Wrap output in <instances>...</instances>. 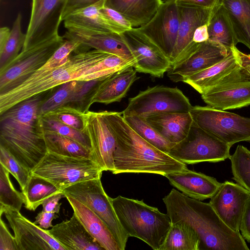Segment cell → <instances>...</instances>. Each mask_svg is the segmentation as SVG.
<instances>
[{
	"label": "cell",
	"instance_id": "5bb4252c",
	"mask_svg": "<svg viewBox=\"0 0 250 250\" xmlns=\"http://www.w3.org/2000/svg\"><path fill=\"white\" fill-rule=\"evenodd\" d=\"M179 23L180 13L176 0H166L151 20L138 28L170 60L176 44Z\"/></svg>",
	"mask_w": 250,
	"mask_h": 250
},
{
	"label": "cell",
	"instance_id": "5b68a950",
	"mask_svg": "<svg viewBox=\"0 0 250 250\" xmlns=\"http://www.w3.org/2000/svg\"><path fill=\"white\" fill-rule=\"evenodd\" d=\"M111 201L121 226L129 237L137 238L154 250H160L172 223L167 214L143 200L119 195Z\"/></svg>",
	"mask_w": 250,
	"mask_h": 250
},
{
	"label": "cell",
	"instance_id": "44dd1931",
	"mask_svg": "<svg viewBox=\"0 0 250 250\" xmlns=\"http://www.w3.org/2000/svg\"><path fill=\"white\" fill-rule=\"evenodd\" d=\"M178 6L180 23L176 44L169 60L171 66L179 62L199 43L193 41L194 33L200 26L208 24L212 10V9Z\"/></svg>",
	"mask_w": 250,
	"mask_h": 250
},
{
	"label": "cell",
	"instance_id": "8fae6325",
	"mask_svg": "<svg viewBox=\"0 0 250 250\" xmlns=\"http://www.w3.org/2000/svg\"><path fill=\"white\" fill-rule=\"evenodd\" d=\"M192 106L189 99L177 87L156 85L129 98L122 114L124 117H145L164 112H189Z\"/></svg>",
	"mask_w": 250,
	"mask_h": 250
},
{
	"label": "cell",
	"instance_id": "52a82bcc",
	"mask_svg": "<svg viewBox=\"0 0 250 250\" xmlns=\"http://www.w3.org/2000/svg\"><path fill=\"white\" fill-rule=\"evenodd\" d=\"M94 212L107 226L117 242L120 250H124L128 236L123 228L109 197L104 189L101 178L82 181L62 190Z\"/></svg>",
	"mask_w": 250,
	"mask_h": 250
},
{
	"label": "cell",
	"instance_id": "f907efd6",
	"mask_svg": "<svg viewBox=\"0 0 250 250\" xmlns=\"http://www.w3.org/2000/svg\"><path fill=\"white\" fill-rule=\"evenodd\" d=\"M180 5L188 6L206 9H213L220 0H175Z\"/></svg>",
	"mask_w": 250,
	"mask_h": 250
},
{
	"label": "cell",
	"instance_id": "db71d44e",
	"mask_svg": "<svg viewBox=\"0 0 250 250\" xmlns=\"http://www.w3.org/2000/svg\"><path fill=\"white\" fill-rule=\"evenodd\" d=\"M11 30L7 27H2L0 29V47H2L7 41Z\"/></svg>",
	"mask_w": 250,
	"mask_h": 250
},
{
	"label": "cell",
	"instance_id": "e575fe53",
	"mask_svg": "<svg viewBox=\"0 0 250 250\" xmlns=\"http://www.w3.org/2000/svg\"><path fill=\"white\" fill-rule=\"evenodd\" d=\"M21 14L18 13L7 41L0 47V72L18 56L24 44L26 35L21 31Z\"/></svg>",
	"mask_w": 250,
	"mask_h": 250
},
{
	"label": "cell",
	"instance_id": "cb8c5ba5",
	"mask_svg": "<svg viewBox=\"0 0 250 250\" xmlns=\"http://www.w3.org/2000/svg\"><path fill=\"white\" fill-rule=\"evenodd\" d=\"M143 118L163 137L174 144L186 138L193 123L189 112H164Z\"/></svg>",
	"mask_w": 250,
	"mask_h": 250
},
{
	"label": "cell",
	"instance_id": "60d3db41",
	"mask_svg": "<svg viewBox=\"0 0 250 250\" xmlns=\"http://www.w3.org/2000/svg\"><path fill=\"white\" fill-rule=\"evenodd\" d=\"M84 114L75 108L63 105L41 116L84 132Z\"/></svg>",
	"mask_w": 250,
	"mask_h": 250
},
{
	"label": "cell",
	"instance_id": "7dc6e473",
	"mask_svg": "<svg viewBox=\"0 0 250 250\" xmlns=\"http://www.w3.org/2000/svg\"><path fill=\"white\" fill-rule=\"evenodd\" d=\"M63 197L65 196L62 192L50 196L42 202V210L59 213L62 205L59 201Z\"/></svg>",
	"mask_w": 250,
	"mask_h": 250
},
{
	"label": "cell",
	"instance_id": "74e56055",
	"mask_svg": "<svg viewBox=\"0 0 250 250\" xmlns=\"http://www.w3.org/2000/svg\"><path fill=\"white\" fill-rule=\"evenodd\" d=\"M10 172L0 164V206L20 210L25 200L23 193L16 189L12 184Z\"/></svg>",
	"mask_w": 250,
	"mask_h": 250
},
{
	"label": "cell",
	"instance_id": "4dcf8cb0",
	"mask_svg": "<svg viewBox=\"0 0 250 250\" xmlns=\"http://www.w3.org/2000/svg\"><path fill=\"white\" fill-rule=\"evenodd\" d=\"M226 8L238 42L250 49V0H220Z\"/></svg>",
	"mask_w": 250,
	"mask_h": 250
},
{
	"label": "cell",
	"instance_id": "f5cc1de1",
	"mask_svg": "<svg viewBox=\"0 0 250 250\" xmlns=\"http://www.w3.org/2000/svg\"><path fill=\"white\" fill-rule=\"evenodd\" d=\"M208 33L207 24L200 26L195 30L193 41L195 43H201L208 40Z\"/></svg>",
	"mask_w": 250,
	"mask_h": 250
},
{
	"label": "cell",
	"instance_id": "b9f144b4",
	"mask_svg": "<svg viewBox=\"0 0 250 250\" xmlns=\"http://www.w3.org/2000/svg\"><path fill=\"white\" fill-rule=\"evenodd\" d=\"M0 164L14 176L22 190L29 179L31 172L20 164L10 153L0 146Z\"/></svg>",
	"mask_w": 250,
	"mask_h": 250
},
{
	"label": "cell",
	"instance_id": "603a6c76",
	"mask_svg": "<svg viewBox=\"0 0 250 250\" xmlns=\"http://www.w3.org/2000/svg\"><path fill=\"white\" fill-rule=\"evenodd\" d=\"M47 230L66 250H104L74 213L69 220L63 221Z\"/></svg>",
	"mask_w": 250,
	"mask_h": 250
},
{
	"label": "cell",
	"instance_id": "d4e9b609",
	"mask_svg": "<svg viewBox=\"0 0 250 250\" xmlns=\"http://www.w3.org/2000/svg\"><path fill=\"white\" fill-rule=\"evenodd\" d=\"M73 213L81 223L105 250H120L114 237L105 224L87 206L74 198L65 196Z\"/></svg>",
	"mask_w": 250,
	"mask_h": 250
},
{
	"label": "cell",
	"instance_id": "83f0119b",
	"mask_svg": "<svg viewBox=\"0 0 250 250\" xmlns=\"http://www.w3.org/2000/svg\"><path fill=\"white\" fill-rule=\"evenodd\" d=\"M105 1L102 0L72 12L63 20L64 27L67 29L116 33L101 11L104 6Z\"/></svg>",
	"mask_w": 250,
	"mask_h": 250
},
{
	"label": "cell",
	"instance_id": "681fc988",
	"mask_svg": "<svg viewBox=\"0 0 250 250\" xmlns=\"http://www.w3.org/2000/svg\"><path fill=\"white\" fill-rule=\"evenodd\" d=\"M58 217L59 216L55 212L42 210L36 216L34 223L39 224V227L42 229H47L53 226L52 224V221Z\"/></svg>",
	"mask_w": 250,
	"mask_h": 250
},
{
	"label": "cell",
	"instance_id": "7bdbcfd3",
	"mask_svg": "<svg viewBox=\"0 0 250 250\" xmlns=\"http://www.w3.org/2000/svg\"><path fill=\"white\" fill-rule=\"evenodd\" d=\"M81 43L73 40H65L63 43L57 49L46 63L36 72L44 73L57 68L69 59L70 54L76 51L80 46Z\"/></svg>",
	"mask_w": 250,
	"mask_h": 250
},
{
	"label": "cell",
	"instance_id": "4fadbf2b",
	"mask_svg": "<svg viewBox=\"0 0 250 250\" xmlns=\"http://www.w3.org/2000/svg\"><path fill=\"white\" fill-rule=\"evenodd\" d=\"M67 0H32L31 14L23 47L59 35V29Z\"/></svg>",
	"mask_w": 250,
	"mask_h": 250
},
{
	"label": "cell",
	"instance_id": "277c9868",
	"mask_svg": "<svg viewBox=\"0 0 250 250\" xmlns=\"http://www.w3.org/2000/svg\"><path fill=\"white\" fill-rule=\"evenodd\" d=\"M110 54L96 49L73 52L62 65L44 73L35 72L13 89L0 94V114L19 103L64 83L77 80Z\"/></svg>",
	"mask_w": 250,
	"mask_h": 250
},
{
	"label": "cell",
	"instance_id": "7c38bea8",
	"mask_svg": "<svg viewBox=\"0 0 250 250\" xmlns=\"http://www.w3.org/2000/svg\"><path fill=\"white\" fill-rule=\"evenodd\" d=\"M207 105L226 110L250 105V75L237 67L201 94Z\"/></svg>",
	"mask_w": 250,
	"mask_h": 250
},
{
	"label": "cell",
	"instance_id": "c3c4849f",
	"mask_svg": "<svg viewBox=\"0 0 250 250\" xmlns=\"http://www.w3.org/2000/svg\"><path fill=\"white\" fill-rule=\"evenodd\" d=\"M240 231L243 237L250 243V198L243 212Z\"/></svg>",
	"mask_w": 250,
	"mask_h": 250
},
{
	"label": "cell",
	"instance_id": "d590c367",
	"mask_svg": "<svg viewBox=\"0 0 250 250\" xmlns=\"http://www.w3.org/2000/svg\"><path fill=\"white\" fill-rule=\"evenodd\" d=\"M123 117L127 124L139 135L160 150L168 153L171 148L175 145L163 137L148 124L143 117L138 116Z\"/></svg>",
	"mask_w": 250,
	"mask_h": 250
},
{
	"label": "cell",
	"instance_id": "9c48e42d",
	"mask_svg": "<svg viewBox=\"0 0 250 250\" xmlns=\"http://www.w3.org/2000/svg\"><path fill=\"white\" fill-rule=\"evenodd\" d=\"M189 113L199 127L232 146L250 141V118L208 106H192Z\"/></svg>",
	"mask_w": 250,
	"mask_h": 250
},
{
	"label": "cell",
	"instance_id": "f546056e",
	"mask_svg": "<svg viewBox=\"0 0 250 250\" xmlns=\"http://www.w3.org/2000/svg\"><path fill=\"white\" fill-rule=\"evenodd\" d=\"M208 40L229 49L238 42L228 12L220 2L213 9L207 24Z\"/></svg>",
	"mask_w": 250,
	"mask_h": 250
},
{
	"label": "cell",
	"instance_id": "30bf717a",
	"mask_svg": "<svg viewBox=\"0 0 250 250\" xmlns=\"http://www.w3.org/2000/svg\"><path fill=\"white\" fill-rule=\"evenodd\" d=\"M231 146L193 122L186 138L175 144L168 154L186 164L216 163L229 159Z\"/></svg>",
	"mask_w": 250,
	"mask_h": 250
},
{
	"label": "cell",
	"instance_id": "f35d334b",
	"mask_svg": "<svg viewBox=\"0 0 250 250\" xmlns=\"http://www.w3.org/2000/svg\"><path fill=\"white\" fill-rule=\"evenodd\" d=\"M80 81L72 80L58 86L55 91L42 104L41 115L69 104L79 87Z\"/></svg>",
	"mask_w": 250,
	"mask_h": 250
},
{
	"label": "cell",
	"instance_id": "ba28073f",
	"mask_svg": "<svg viewBox=\"0 0 250 250\" xmlns=\"http://www.w3.org/2000/svg\"><path fill=\"white\" fill-rule=\"evenodd\" d=\"M65 41L59 35L23 47L18 56L0 72V94L13 89L41 68Z\"/></svg>",
	"mask_w": 250,
	"mask_h": 250
},
{
	"label": "cell",
	"instance_id": "ffe728a7",
	"mask_svg": "<svg viewBox=\"0 0 250 250\" xmlns=\"http://www.w3.org/2000/svg\"><path fill=\"white\" fill-rule=\"evenodd\" d=\"M63 36L66 40H73L81 43L86 49L91 48L118 56L131 63L136 60L122 34L114 32H97L82 29H67Z\"/></svg>",
	"mask_w": 250,
	"mask_h": 250
},
{
	"label": "cell",
	"instance_id": "8d00e7d4",
	"mask_svg": "<svg viewBox=\"0 0 250 250\" xmlns=\"http://www.w3.org/2000/svg\"><path fill=\"white\" fill-rule=\"evenodd\" d=\"M229 159L232 178L250 192V150L243 146L238 145Z\"/></svg>",
	"mask_w": 250,
	"mask_h": 250
},
{
	"label": "cell",
	"instance_id": "e0dca14e",
	"mask_svg": "<svg viewBox=\"0 0 250 250\" xmlns=\"http://www.w3.org/2000/svg\"><path fill=\"white\" fill-rule=\"evenodd\" d=\"M84 131L90 141L91 159L104 171L112 172L116 140L103 111H89L84 114Z\"/></svg>",
	"mask_w": 250,
	"mask_h": 250
},
{
	"label": "cell",
	"instance_id": "4316f807",
	"mask_svg": "<svg viewBox=\"0 0 250 250\" xmlns=\"http://www.w3.org/2000/svg\"><path fill=\"white\" fill-rule=\"evenodd\" d=\"M162 0H105L104 6L124 16L133 27L148 22L163 3Z\"/></svg>",
	"mask_w": 250,
	"mask_h": 250
},
{
	"label": "cell",
	"instance_id": "d6a6232c",
	"mask_svg": "<svg viewBox=\"0 0 250 250\" xmlns=\"http://www.w3.org/2000/svg\"><path fill=\"white\" fill-rule=\"evenodd\" d=\"M199 240L190 228L182 223H172L160 250H199Z\"/></svg>",
	"mask_w": 250,
	"mask_h": 250
},
{
	"label": "cell",
	"instance_id": "816d5d0a",
	"mask_svg": "<svg viewBox=\"0 0 250 250\" xmlns=\"http://www.w3.org/2000/svg\"><path fill=\"white\" fill-rule=\"evenodd\" d=\"M231 49L239 65L250 75V55H247L242 52L236 46Z\"/></svg>",
	"mask_w": 250,
	"mask_h": 250
},
{
	"label": "cell",
	"instance_id": "9a60e30c",
	"mask_svg": "<svg viewBox=\"0 0 250 250\" xmlns=\"http://www.w3.org/2000/svg\"><path fill=\"white\" fill-rule=\"evenodd\" d=\"M136 60L137 72L161 78L171 66L168 58L138 28L121 34Z\"/></svg>",
	"mask_w": 250,
	"mask_h": 250
},
{
	"label": "cell",
	"instance_id": "bcb514c9",
	"mask_svg": "<svg viewBox=\"0 0 250 250\" xmlns=\"http://www.w3.org/2000/svg\"><path fill=\"white\" fill-rule=\"evenodd\" d=\"M102 0H67L62 15V20L72 12L93 5Z\"/></svg>",
	"mask_w": 250,
	"mask_h": 250
},
{
	"label": "cell",
	"instance_id": "8992f818",
	"mask_svg": "<svg viewBox=\"0 0 250 250\" xmlns=\"http://www.w3.org/2000/svg\"><path fill=\"white\" fill-rule=\"evenodd\" d=\"M104 170L91 159L59 155L47 151L31 173L62 191L76 183L101 178Z\"/></svg>",
	"mask_w": 250,
	"mask_h": 250
},
{
	"label": "cell",
	"instance_id": "2e32d148",
	"mask_svg": "<svg viewBox=\"0 0 250 250\" xmlns=\"http://www.w3.org/2000/svg\"><path fill=\"white\" fill-rule=\"evenodd\" d=\"M12 229L19 250H66L48 232L23 216L19 210L0 206Z\"/></svg>",
	"mask_w": 250,
	"mask_h": 250
},
{
	"label": "cell",
	"instance_id": "484cf974",
	"mask_svg": "<svg viewBox=\"0 0 250 250\" xmlns=\"http://www.w3.org/2000/svg\"><path fill=\"white\" fill-rule=\"evenodd\" d=\"M133 68H123L108 77L98 88L92 100V104L99 103L108 104L120 102L139 78Z\"/></svg>",
	"mask_w": 250,
	"mask_h": 250
},
{
	"label": "cell",
	"instance_id": "ac0fdd59",
	"mask_svg": "<svg viewBox=\"0 0 250 250\" xmlns=\"http://www.w3.org/2000/svg\"><path fill=\"white\" fill-rule=\"evenodd\" d=\"M230 50L221 43L209 40L199 43L191 51L170 67L167 76L174 82H183L186 78L221 62Z\"/></svg>",
	"mask_w": 250,
	"mask_h": 250
},
{
	"label": "cell",
	"instance_id": "1f68e13d",
	"mask_svg": "<svg viewBox=\"0 0 250 250\" xmlns=\"http://www.w3.org/2000/svg\"><path fill=\"white\" fill-rule=\"evenodd\" d=\"M21 191L25 208L32 211L35 210L50 196L62 192L47 180L32 173L25 188Z\"/></svg>",
	"mask_w": 250,
	"mask_h": 250
},
{
	"label": "cell",
	"instance_id": "ee69618b",
	"mask_svg": "<svg viewBox=\"0 0 250 250\" xmlns=\"http://www.w3.org/2000/svg\"><path fill=\"white\" fill-rule=\"evenodd\" d=\"M101 11L116 33L121 34L133 28L130 22L118 12L104 6Z\"/></svg>",
	"mask_w": 250,
	"mask_h": 250
},
{
	"label": "cell",
	"instance_id": "3957f363",
	"mask_svg": "<svg viewBox=\"0 0 250 250\" xmlns=\"http://www.w3.org/2000/svg\"><path fill=\"white\" fill-rule=\"evenodd\" d=\"M103 112L116 140L113 174L148 173L165 177L169 173L187 168V164L157 148L139 135L125 122L122 112Z\"/></svg>",
	"mask_w": 250,
	"mask_h": 250
},
{
	"label": "cell",
	"instance_id": "f1b7e54d",
	"mask_svg": "<svg viewBox=\"0 0 250 250\" xmlns=\"http://www.w3.org/2000/svg\"><path fill=\"white\" fill-rule=\"evenodd\" d=\"M239 65L231 49L221 62L186 78L183 82L189 84L201 94Z\"/></svg>",
	"mask_w": 250,
	"mask_h": 250
},
{
	"label": "cell",
	"instance_id": "d6986e66",
	"mask_svg": "<svg viewBox=\"0 0 250 250\" xmlns=\"http://www.w3.org/2000/svg\"><path fill=\"white\" fill-rule=\"evenodd\" d=\"M250 198V192L232 182L226 181L210 198L209 203L229 228L240 231L243 212Z\"/></svg>",
	"mask_w": 250,
	"mask_h": 250
},
{
	"label": "cell",
	"instance_id": "7a4b0ae2",
	"mask_svg": "<svg viewBox=\"0 0 250 250\" xmlns=\"http://www.w3.org/2000/svg\"><path fill=\"white\" fill-rule=\"evenodd\" d=\"M163 201L171 223L183 224L197 235L199 250H249L240 231L229 228L210 204L190 198L175 188Z\"/></svg>",
	"mask_w": 250,
	"mask_h": 250
},
{
	"label": "cell",
	"instance_id": "f6af8a7d",
	"mask_svg": "<svg viewBox=\"0 0 250 250\" xmlns=\"http://www.w3.org/2000/svg\"><path fill=\"white\" fill-rule=\"evenodd\" d=\"M0 250H19L14 236L12 235L0 216Z\"/></svg>",
	"mask_w": 250,
	"mask_h": 250
},
{
	"label": "cell",
	"instance_id": "6da1fadb",
	"mask_svg": "<svg viewBox=\"0 0 250 250\" xmlns=\"http://www.w3.org/2000/svg\"><path fill=\"white\" fill-rule=\"evenodd\" d=\"M57 88L25 100L0 114V146L30 172L47 152L40 110Z\"/></svg>",
	"mask_w": 250,
	"mask_h": 250
},
{
	"label": "cell",
	"instance_id": "7402d4cb",
	"mask_svg": "<svg viewBox=\"0 0 250 250\" xmlns=\"http://www.w3.org/2000/svg\"><path fill=\"white\" fill-rule=\"evenodd\" d=\"M165 177L183 194L200 201L211 198L222 184L212 177L188 168Z\"/></svg>",
	"mask_w": 250,
	"mask_h": 250
},
{
	"label": "cell",
	"instance_id": "ab89813d",
	"mask_svg": "<svg viewBox=\"0 0 250 250\" xmlns=\"http://www.w3.org/2000/svg\"><path fill=\"white\" fill-rule=\"evenodd\" d=\"M41 123L44 131H52L72 139L89 150H91L90 140L83 131L75 129L55 120L41 115Z\"/></svg>",
	"mask_w": 250,
	"mask_h": 250
},
{
	"label": "cell",
	"instance_id": "836d02e7",
	"mask_svg": "<svg viewBox=\"0 0 250 250\" xmlns=\"http://www.w3.org/2000/svg\"><path fill=\"white\" fill-rule=\"evenodd\" d=\"M44 137L47 151L65 156L91 159L90 150L72 139L48 131H44Z\"/></svg>",
	"mask_w": 250,
	"mask_h": 250
}]
</instances>
